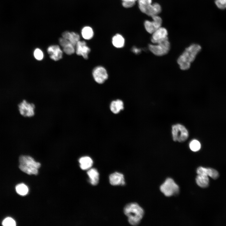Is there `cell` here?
<instances>
[{
  "label": "cell",
  "instance_id": "6da1fadb",
  "mask_svg": "<svg viewBox=\"0 0 226 226\" xmlns=\"http://www.w3.org/2000/svg\"><path fill=\"white\" fill-rule=\"evenodd\" d=\"M201 49V46L196 44H192L186 48L177 59L180 68L183 70H188Z\"/></svg>",
  "mask_w": 226,
  "mask_h": 226
},
{
  "label": "cell",
  "instance_id": "7a4b0ae2",
  "mask_svg": "<svg viewBox=\"0 0 226 226\" xmlns=\"http://www.w3.org/2000/svg\"><path fill=\"white\" fill-rule=\"evenodd\" d=\"M124 213L128 217L129 223L134 226L140 223L144 214L143 209L136 203H131L126 205L124 208Z\"/></svg>",
  "mask_w": 226,
  "mask_h": 226
},
{
  "label": "cell",
  "instance_id": "3957f363",
  "mask_svg": "<svg viewBox=\"0 0 226 226\" xmlns=\"http://www.w3.org/2000/svg\"><path fill=\"white\" fill-rule=\"evenodd\" d=\"M19 167L23 172L29 175H36L40 164L36 162L32 157L22 155L19 158Z\"/></svg>",
  "mask_w": 226,
  "mask_h": 226
},
{
  "label": "cell",
  "instance_id": "277c9868",
  "mask_svg": "<svg viewBox=\"0 0 226 226\" xmlns=\"http://www.w3.org/2000/svg\"><path fill=\"white\" fill-rule=\"evenodd\" d=\"M149 50L154 55L157 56H162L167 54L170 48V44L168 39L158 43L148 45Z\"/></svg>",
  "mask_w": 226,
  "mask_h": 226
},
{
  "label": "cell",
  "instance_id": "5b68a950",
  "mask_svg": "<svg viewBox=\"0 0 226 226\" xmlns=\"http://www.w3.org/2000/svg\"><path fill=\"white\" fill-rule=\"evenodd\" d=\"M160 190L166 196L178 194L179 191V186L171 178H167L160 186Z\"/></svg>",
  "mask_w": 226,
  "mask_h": 226
},
{
  "label": "cell",
  "instance_id": "8992f818",
  "mask_svg": "<svg viewBox=\"0 0 226 226\" xmlns=\"http://www.w3.org/2000/svg\"><path fill=\"white\" fill-rule=\"evenodd\" d=\"M173 139L175 141L182 142L186 141L189 136L188 131L183 125L177 124L172 126Z\"/></svg>",
  "mask_w": 226,
  "mask_h": 226
},
{
  "label": "cell",
  "instance_id": "52a82bcc",
  "mask_svg": "<svg viewBox=\"0 0 226 226\" xmlns=\"http://www.w3.org/2000/svg\"><path fill=\"white\" fill-rule=\"evenodd\" d=\"M20 114L25 117H31L35 114V105L33 103L27 102L24 100L18 105Z\"/></svg>",
  "mask_w": 226,
  "mask_h": 226
},
{
  "label": "cell",
  "instance_id": "ba28073f",
  "mask_svg": "<svg viewBox=\"0 0 226 226\" xmlns=\"http://www.w3.org/2000/svg\"><path fill=\"white\" fill-rule=\"evenodd\" d=\"M92 75L94 81L100 84L104 83L108 76L106 69L101 66H98L93 69Z\"/></svg>",
  "mask_w": 226,
  "mask_h": 226
},
{
  "label": "cell",
  "instance_id": "9c48e42d",
  "mask_svg": "<svg viewBox=\"0 0 226 226\" xmlns=\"http://www.w3.org/2000/svg\"><path fill=\"white\" fill-rule=\"evenodd\" d=\"M168 32L166 28L160 27L156 29L152 34L151 41L154 44L158 43L168 39Z\"/></svg>",
  "mask_w": 226,
  "mask_h": 226
},
{
  "label": "cell",
  "instance_id": "30bf717a",
  "mask_svg": "<svg viewBox=\"0 0 226 226\" xmlns=\"http://www.w3.org/2000/svg\"><path fill=\"white\" fill-rule=\"evenodd\" d=\"M75 47L76 52L77 55L82 56L85 59H88V55L91 50L85 41L79 40L77 43Z\"/></svg>",
  "mask_w": 226,
  "mask_h": 226
},
{
  "label": "cell",
  "instance_id": "8fae6325",
  "mask_svg": "<svg viewBox=\"0 0 226 226\" xmlns=\"http://www.w3.org/2000/svg\"><path fill=\"white\" fill-rule=\"evenodd\" d=\"M47 51L50 58L55 61H57L62 58V51L57 45H51L47 48Z\"/></svg>",
  "mask_w": 226,
  "mask_h": 226
},
{
  "label": "cell",
  "instance_id": "7c38bea8",
  "mask_svg": "<svg viewBox=\"0 0 226 226\" xmlns=\"http://www.w3.org/2000/svg\"><path fill=\"white\" fill-rule=\"evenodd\" d=\"M197 175H203L209 176L213 179H216L219 176L218 172L213 168L200 166L196 170Z\"/></svg>",
  "mask_w": 226,
  "mask_h": 226
},
{
  "label": "cell",
  "instance_id": "4fadbf2b",
  "mask_svg": "<svg viewBox=\"0 0 226 226\" xmlns=\"http://www.w3.org/2000/svg\"><path fill=\"white\" fill-rule=\"evenodd\" d=\"M109 179L110 183L113 186H123L125 184L123 175L118 172L111 174Z\"/></svg>",
  "mask_w": 226,
  "mask_h": 226
},
{
  "label": "cell",
  "instance_id": "5bb4252c",
  "mask_svg": "<svg viewBox=\"0 0 226 226\" xmlns=\"http://www.w3.org/2000/svg\"><path fill=\"white\" fill-rule=\"evenodd\" d=\"M59 41L60 45L63 48L64 52L67 54L70 55L75 52V47L68 40L63 37L60 38Z\"/></svg>",
  "mask_w": 226,
  "mask_h": 226
},
{
  "label": "cell",
  "instance_id": "9a60e30c",
  "mask_svg": "<svg viewBox=\"0 0 226 226\" xmlns=\"http://www.w3.org/2000/svg\"><path fill=\"white\" fill-rule=\"evenodd\" d=\"M160 5L158 3H152L146 10L144 13L151 17L158 15L161 11Z\"/></svg>",
  "mask_w": 226,
  "mask_h": 226
},
{
  "label": "cell",
  "instance_id": "2e32d148",
  "mask_svg": "<svg viewBox=\"0 0 226 226\" xmlns=\"http://www.w3.org/2000/svg\"><path fill=\"white\" fill-rule=\"evenodd\" d=\"M62 37L68 40L75 47L78 41L80 40V36L77 33L74 32L65 31L62 33Z\"/></svg>",
  "mask_w": 226,
  "mask_h": 226
},
{
  "label": "cell",
  "instance_id": "e0dca14e",
  "mask_svg": "<svg viewBox=\"0 0 226 226\" xmlns=\"http://www.w3.org/2000/svg\"><path fill=\"white\" fill-rule=\"evenodd\" d=\"M87 174L89 178L90 183L93 185H97L99 181V173L95 168H91L87 172Z\"/></svg>",
  "mask_w": 226,
  "mask_h": 226
},
{
  "label": "cell",
  "instance_id": "ac0fdd59",
  "mask_svg": "<svg viewBox=\"0 0 226 226\" xmlns=\"http://www.w3.org/2000/svg\"><path fill=\"white\" fill-rule=\"evenodd\" d=\"M80 167L83 170H86L91 168L93 164L92 159L89 157L83 156L79 159Z\"/></svg>",
  "mask_w": 226,
  "mask_h": 226
},
{
  "label": "cell",
  "instance_id": "d6986e66",
  "mask_svg": "<svg viewBox=\"0 0 226 226\" xmlns=\"http://www.w3.org/2000/svg\"><path fill=\"white\" fill-rule=\"evenodd\" d=\"M124 104L123 101L120 100L113 101L110 105V109L114 113L117 114L123 110Z\"/></svg>",
  "mask_w": 226,
  "mask_h": 226
},
{
  "label": "cell",
  "instance_id": "ffe728a7",
  "mask_svg": "<svg viewBox=\"0 0 226 226\" xmlns=\"http://www.w3.org/2000/svg\"><path fill=\"white\" fill-rule=\"evenodd\" d=\"M196 184L199 187L205 188L208 186L209 184V179L208 176L198 175L196 178Z\"/></svg>",
  "mask_w": 226,
  "mask_h": 226
},
{
  "label": "cell",
  "instance_id": "44dd1931",
  "mask_svg": "<svg viewBox=\"0 0 226 226\" xmlns=\"http://www.w3.org/2000/svg\"><path fill=\"white\" fill-rule=\"evenodd\" d=\"M125 39L122 35L117 34L115 35L112 38V43L115 47L121 48L125 44Z\"/></svg>",
  "mask_w": 226,
  "mask_h": 226
},
{
  "label": "cell",
  "instance_id": "7402d4cb",
  "mask_svg": "<svg viewBox=\"0 0 226 226\" xmlns=\"http://www.w3.org/2000/svg\"><path fill=\"white\" fill-rule=\"evenodd\" d=\"M94 34L92 29L89 26L84 27L81 30L82 35L85 40H89L92 39L93 37Z\"/></svg>",
  "mask_w": 226,
  "mask_h": 226
},
{
  "label": "cell",
  "instance_id": "603a6c76",
  "mask_svg": "<svg viewBox=\"0 0 226 226\" xmlns=\"http://www.w3.org/2000/svg\"><path fill=\"white\" fill-rule=\"evenodd\" d=\"M138 2L139 9L144 13L146 9L152 4V0H138Z\"/></svg>",
  "mask_w": 226,
  "mask_h": 226
},
{
  "label": "cell",
  "instance_id": "cb8c5ba5",
  "mask_svg": "<svg viewBox=\"0 0 226 226\" xmlns=\"http://www.w3.org/2000/svg\"><path fill=\"white\" fill-rule=\"evenodd\" d=\"M15 189L17 193L21 196L26 195L29 191L27 186L23 183L17 185L16 186Z\"/></svg>",
  "mask_w": 226,
  "mask_h": 226
},
{
  "label": "cell",
  "instance_id": "d4e9b609",
  "mask_svg": "<svg viewBox=\"0 0 226 226\" xmlns=\"http://www.w3.org/2000/svg\"><path fill=\"white\" fill-rule=\"evenodd\" d=\"M144 24L146 30L150 34H152L157 29L152 21L146 20Z\"/></svg>",
  "mask_w": 226,
  "mask_h": 226
},
{
  "label": "cell",
  "instance_id": "484cf974",
  "mask_svg": "<svg viewBox=\"0 0 226 226\" xmlns=\"http://www.w3.org/2000/svg\"><path fill=\"white\" fill-rule=\"evenodd\" d=\"M190 149L193 152L198 151L201 148V145L200 142L196 140H193L189 144Z\"/></svg>",
  "mask_w": 226,
  "mask_h": 226
},
{
  "label": "cell",
  "instance_id": "4316f807",
  "mask_svg": "<svg viewBox=\"0 0 226 226\" xmlns=\"http://www.w3.org/2000/svg\"><path fill=\"white\" fill-rule=\"evenodd\" d=\"M152 20L155 27L157 29L161 27L162 20L161 18L158 15L154 16L152 17Z\"/></svg>",
  "mask_w": 226,
  "mask_h": 226
},
{
  "label": "cell",
  "instance_id": "83f0119b",
  "mask_svg": "<svg viewBox=\"0 0 226 226\" xmlns=\"http://www.w3.org/2000/svg\"><path fill=\"white\" fill-rule=\"evenodd\" d=\"M2 225L4 226H15L16 223L15 220L10 217H7L3 220Z\"/></svg>",
  "mask_w": 226,
  "mask_h": 226
},
{
  "label": "cell",
  "instance_id": "f1b7e54d",
  "mask_svg": "<svg viewBox=\"0 0 226 226\" xmlns=\"http://www.w3.org/2000/svg\"><path fill=\"white\" fill-rule=\"evenodd\" d=\"M215 3L219 9L224 10L226 9V0H215Z\"/></svg>",
  "mask_w": 226,
  "mask_h": 226
},
{
  "label": "cell",
  "instance_id": "f546056e",
  "mask_svg": "<svg viewBox=\"0 0 226 226\" xmlns=\"http://www.w3.org/2000/svg\"><path fill=\"white\" fill-rule=\"evenodd\" d=\"M34 55L35 58L38 60H42L44 57V54L42 51L39 48L35 49L34 52Z\"/></svg>",
  "mask_w": 226,
  "mask_h": 226
},
{
  "label": "cell",
  "instance_id": "4dcf8cb0",
  "mask_svg": "<svg viewBox=\"0 0 226 226\" xmlns=\"http://www.w3.org/2000/svg\"><path fill=\"white\" fill-rule=\"evenodd\" d=\"M135 1H123L122 5L125 8H130L133 7L135 3Z\"/></svg>",
  "mask_w": 226,
  "mask_h": 226
},
{
  "label": "cell",
  "instance_id": "1f68e13d",
  "mask_svg": "<svg viewBox=\"0 0 226 226\" xmlns=\"http://www.w3.org/2000/svg\"><path fill=\"white\" fill-rule=\"evenodd\" d=\"M141 49L136 47H133L132 49V51L133 53L135 54H137L141 53Z\"/></svg>",
  "mask_w": 226,
  "mask_h": 226
},
{
  "label": "cell",
  "instance_id": "d6a6232c",
  "mask_svg": "<svg viewBox=\"0 0 226 226\" xmlns=\"http://www.w3.org/2000/svg\"><path fill=\"white\" fill-rule=\"evenodd\" d=\"M122 1H136L137 0H121Z\"/></svg>",
  "mask_w": 226,
  "mask_h": 226
}]
</instances>
